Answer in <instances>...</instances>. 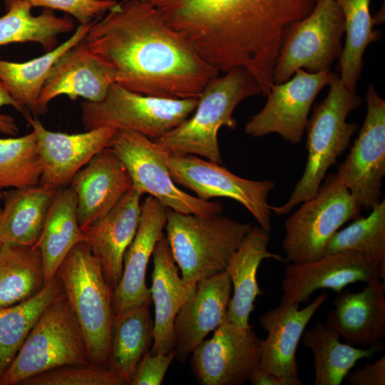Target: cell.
<instances>
[{
  "instance_id": "6da1fadb",
  "label": "cell",
  "mask_w": 385,
  "mask_h": 385,
  "mask_svg": "<svg viewBox=\"0 0 385 385\" xmlns=\"http://www.w3.org/2000/svg\"><path fill=\"white\" fill-rule=\"evenodd\" d=\"M85 40L115 83L143 95L198 98L219 71L172 29L150 0H123L91 24Z\"/></svg>"
},
{
  "instance_id": "7a4b0ae2",
  "label": "cell",
  "mask_w": 385,
  "mask_h": 385,
  "mask_svg": "<svg viewBox=\"0 0 385 385\" xmlns=\"http://www.w3.org/2000/svg\"><path fill=\"white\" fill-rule=\"evenodd\" d=\"M318 0H150L168 25L219 72L242 68L263 96L286 31Z\"/></svg>"
},
{
  "instance_id": "3957f363",
  "label": "cell",
  "mask_w": 385,
  "mask_h": 385,
  "mask_svg": "<svg viewBox=\"0 0 385 385\" xmlns=\"http://www.w3.org/2000/svg\"><path fill=\"white\" fill-rule=\"evenodd\" d=\"M329 86L327 96L315 105L307 123V158L304 173L284 203L270 205L276 215L288 214L297 205L315 196L327 170L346 150L358 130L356 123L346 122V118L360 106L361 98L343 83L338 73H334Z\"/></svg>"
},
{
  "instance_id": "277c9868",
  "label": "cell",
  "mask_w": 385,
  "mask_h": 385,
  "mask_svg": "<svg viewBox=\"0 0 385 385\" xmlns=\"http://www.w3.org/2000/svg\"><path fill=\"white\" fill-rule=\"evenodd\" d=\"M260 93L257 81L244 68L217 76L201 92L192 115L154 140L166 153L194 155L222 165L218 130L223 126L235 130L236 107L245 98Z\"/></svg>"
},
{
  "instance_id": "5b68a950",
  "label": "cell",
  "mask_w": 385,
  "mask_h": 385,
  "mask_svg": "<svg viewBox=\"0 0 385 385\" xmlns=\"http://www.w3.org/2000/svg\"><path fill=\"white\" fill-rule=\"evenodd\" d=\"M251 227L221 214H185L167 208L165 237L182 279L196 287L225 271Z\"/></svg>"
},
{
  "instance_id": "8992f818",
  "label": "cell",
  "mask_w": 385,
  "mask_h": 385,
  "mask_svg": "<svg viewBox=\"0 0 385 385\" xmlns=\"http://www.w3.org/2000/svg\"><path fill=\"white\" fill-rule=\"evenodd\" d=\"M58 273L83 334L90 362L110 366L113 290L99 260L86 242H81L66 256Z\"/></svg>"
},
{
  "instance_id": "52a82bcc",
  "label": "cell",
  "mask_w": 385,
  "mask_h": 385,
  "mask_svg": "<svg viewBox=\"0 0 385 385\" xmlns=\"http://www.w3.org/2000/svg\"><path fill=\"white\" fill-rule=\"evenodd\" d=\"M90 363L83 334L64 294L40 316L1 377L0 385L21 384L58 367Z\"/></svg>"
},
{
  "instance_id": "ba28073f",
  "label": "cell",
  "mask_w": 385,
  "mask_h": 385,
  "mask_svg": "<svg viewBox=\"0 0 385 385\" xmlns=\"http://www.w3.org/2000/svg\"><path fill=\"white\" fill-rule=\"evenodd\" d=\"M324 180L315 196L302 202L284 222L282 247L287 262L302 263L322 257L335 232L361 217V209L336 173Z\"/></svg>"
},
{
  "instance_id": "9c48e42d",
  "label": "cell",
  "mask_w": 385,
  "mask_h": 385,
  "mask_svg": "<svg viewBox=\"0 0 385 385\" xmlns=\"http://www.w3.org/2000/svg\"><path fill=\"white\" fill-rule=\"evenodd\" d=\"M197 101L143 95L113 83L101 101L81 103V119L86 130L111 126L157 139L186 120Z\"/></svg>"
},
{
  "instance_id": "30bf717a",
  "label": "cell",
  "mask_w": 385,
  "mask_h": 385,
  "mask_svg": "<svg viewBox=\"0 0 385 385\" xmlns=\"http://www.w3.org/2000/svg\"><path fill=\"white\" fill-rule=\"evenodd\" d=\"M344 33V16L335 0L317 1L307 16L286 31L273 71V83L288 81L298 69L310 73L330 69L341 55Z\"/></svg>"
},
{
  "instance_id": "8fae6325",
  "label": "cell",
  "mask_w": 385,
  "mask_h": 385,
  "mask_svg": "<svg viewBox=\"0 0 385 385\" xmlns=\"http://www.w3.org/2000/svg\"><path fill=\"white\" fill-rule=\"evenodd\" d=\"M158 148L160 156L175 183L193 191L204 200L219 197L236 200L260 227L270 232L272 210L268 197L274 188L273 181L245 179L211 160L194 155L168 153Z\"/></svg>"
},
{
  "instance_id": "7c38bea8",
  "label": "cell",
  "mask_w": 385,
  "mask_h": 385,
  "mask_svg": "<svg viewBox=\"0 0 385 385\" xmlns=\"http://www.w3.org/2000/svg\"><path fill=\"white\" fill-rule=\"evenodd\" d=\"M110 147L126 167L133 189L148 194L167 208L193 215L221 214V203L204 200L178 188L159 154L155 140L139 133L118 130Z\"/></svg>"
},
{
  "instance_id": "4fadbf2b",
  "label": "cell",
  "mask_w": 385,
  "mask_h": 385,
  "mask_svg": "<svg viewBox=\"0 0 385 385\" xmlns=\"http://www.w3.org/2000/svg\"><path fill=\"white\" fill-rule=\"evenodd\" d=\"M366 101L363 125L336 175L356 205L370 211L381 200L385 176V101L370 84Z\"/></svg>"
},
{
  "instance_id": "5bb4252c",
  "label": "cell",
  "mask_w": 385,
  "mask_h": 385,
  "mask_svg": "<svg viewBox=\"0 0 385 385\" xmlns=\"http://www.w3.org/2000/svg\"><path fill=\"white\" fill-rule=\"evenodd\" d=\"M334 75L330 69L317 73L298 69L288 81L273 83L265 105L247 121L245 132L254 138L277 133L290 143H299L317 96Z\"/></svg>"
},
{
  "instance_id": "9a60e30c",
  "label": "cell",
  "mask_w": 385,
  "mask_h": 385,
  "mask_svg": "<svg viewBox=\"0 0 385 385\" xmlns=\"http://www.w3.org/2000/svg\"><path fill=\"white\" fill-rule=\"evenodd\" d=\"M261 339L252 330L225 321L192 352V371L201 385H241L260 359Z\"/></svg>"
},
{
  "instance_id": "2e32d148",
  "label": "cell",
  "mask_w": 385,
  "mask_h": 385,
  "mask_svg": "<svg viewBox=\"0 0 385 385\" xmlns=\"http://www.w3.org/2000/svg\"><path fill=\"white\" fill-rule=\"evenodd\" d=\"M375 277L385 279V265L354 251L325 255L307 262H291L284 270L280 302L304 304L317 289L339 293L350 284L366 283Z\"/></svg>"
},
{
  "instance_id": "e0dca14e",
  "label": "cell",
  "mask_w": 385,
  "mask_h": 385,
  "mask_svg": "<svg viewBox=\"0 0 385 385\" xmlns=\"http://www.w3.org/2000/svg\"><path fill=\"white\" fill-rule=\"evenodd\" d=\"M24 116L36 137L42 168L39 185L55 190L69 184L78 171L109 147L118 130L103 126L80 133L55 132L46 128L29 112Z\"/></svg>"
},
{
  "instance_id": "ac0fdd59",
  "label": "cell",
  "mask_w": 385,
  "mask_h": 385,
  "mask_svg": "<svg viewBox=\"0 0 385 385\" xmlns=\"http://www.w3.org/2000/svg\"><path fill=\"white\" fill-rule=\"evenodd\" d=\"M115 83L111 69L89 48L85 38L68 49L53 63L41 91L37 115L45 114L55 98H83L96 102L103 99Z\"/></svg>"
},
{
  "instance_id": "d6986e66",
  "label": "cell",
  "mask_w": 385,
  "mask_h": 385,
  "mask_svg": "<svg viewBox=\"0 0 385 385\" xmlns=\"http://www.w3.org/2000/svg\"><path fill=\"white\" fill-rule=\"evenodd\" d=\"M327 299L322 292L302 309L295 303H280L260 317V324L267 332L261 340L257 369L275 375L293 378L299 373L296 354L299 342L315 312Z\"/></svg>"
},
{
  "instance_id": "ffe728a7",
  "label": "cell",
  "mask_w": 385,
  "mask_h": 385,
  "mask_svg": "<svg viewBox=\"0 0 385 385\" xmlns=\"http://www.w3.org/2000/svg\"><path fill=\"white\" fill-rule=\"evenodd\" d=\"M232 283L227 272L200 281L177 314L173 327L175 358L185 361L212 331L226 321Z\"/></svg>"
},
{
  "instance_id": "44dd1931",
  "label": "cell",
  "mask_w": 385,
  "mask_h": 385,
  "mask_svg": "<svg viewBox=\"0 0 385 385\" xmlns=\"http://www.w3.org/2000/svg\"><path fill=\"white\" fill-rule=\"evenodd\" d=\"M166 220L167 207L152 196L146 197L137 232L124 254L122 276L113 294V315L130 306L151 304L145 274L155 246L165 236Z\"/></svg>"
},
{
  "instance_id": "7402d4cb",
  "label": "cell",
  "mask_w": 385,
  "mask_h": 385,
  "mask_svg": "<svg viewBox=\"0 0 385 385\" xmlns=\"http://www.w3.org/2000/svg\"><path fill=\"white\" fill-rule=\"evenodd\" d=\"M69 184L77 197L81 230L106 215L132 188L126 167L110 146L78 171Z\"/></svg>"
},
{
  "instance_id": "603a6c76",
  "label": "cell",
  "mask_w": 385,
  "mask_h": 385,
  "mask_svg": "<svg viewBox=\"0 0 385 385\" xmlns=\"http://www.w3.org/2000/svg\"><path fill=\"white\" fill-rule=\"evenodd\" d=\"M141 196L130 188L110 211L82 230L113 292L122 276L124 254L138 227Z\"/></svg>"
},
{
  "instance_id": "cb8c5ba5",
  "label": "cell",
  "mask_w": 385,
  "mask_h": 385,
  "mask_svg": "<svg viewBox=\"0 0 385 385\" xmlns=\"http://www.w3.org/2000/svg\"><path fill=\"white\" fill-rule=\"evenodd\" d=\"M380 277L357 292L342 291L332 302L325 325L347 344L362 346L381 343L385 337V283Z\"/></svg>"
},
{
  "instance_id": "d4e9b609",
  "label": "cell",
  "mask_w": 385,
  "mask_h": 385,
  "mask_svg": "<svg viewBox=\"0 0 385 385\" xmlns=\"http://www.w3.org/2000/svg\"><path fill=\"white\" fill-rule=\"evenodd\" d=\"M150 289L155 308L152 354H167L173 351L174 322L196 287L186 283L179 274L165 236L155 245Z\"/></svg>"
},
{
  "instance_id": "484cf974",
  "label": "cell",
  "mask_w": 385,
  "mask_h": 385,
  "mask_svg": "<svg viewBox=\"0 0 385 385\" xmlns=\"http://www.w3.org/2000/svg\"><path fill=\"white\" fill-rule=\"evenodd\" d=\"M269 233L260 225L252 226L225 269L233 287L226 321L242 328H251L249 319L255 308L254 302L262 294L257 279L261 262L265 259L287 262L284 257L268 250Z\"/></svg>"
},
{
  "instance_id": "4316f807",
  "label": "cell",
  "mask_w": 385,
  "mask_h": 385,
  "mask_svg": "<svg viewBox=\"0 0 385 385\" xmlns=\"http://www.w3.org/2000/svg\"><path fill=\"white\" fill-rule=\"evenodd\" d=\"M86 242L77 218V197L71 187L57 189L34 247L41 253L46 284L78 244Z\"/></svg>"
},
{
  "instance_id": "83f0119b",
  "label": "cell",
  "mask_w": 385,
  "mask_h": 385,
  "mask_svg": "<svg viewBox=\"0 0 385 385\" xmlns=\"http://www.w3.org/2000/svg\"><path fill=\"white\" fill-rule=\"evenodd\" d=\"M56 190L38 184L4 192L0 212L3 244L34 246Z\"/></svg>"
},
{
  "instance_id": "f1b7e54d",
  "label": "cell",
  "mask_w": 385,
  "mask_h": 385,
  "mask_svg": "<svg viewBox=\"0 0 385 385\" xmlns=\"http://www.w3.org/2000/svg\"><path fill=\"white\" fill-rule=\"evenodd\" d=\"M339 336L325 324L316 322L302 334L304 345L314 356V385H339L356 363L371 358L383 349L381 343L359 349L339 341Z\"/></svg>"
},
{
  "instance_id": "f546056e",
  "label": "cell",
  "mask_w": 385,
  "mask_h": 385,
  "mask_svg": "<svg viewBox=\"0 0 385 385\" xmlns=\"http://www.w3.org/2000/svg\"><path fill=\"white\" fill-rule=\"evenodd\" d=\"M92 24H79L69 38L39 57L20 63L0 59V81L26 111L37 115L38 99L53 63L85 38Z\"/></svg>"
},
{
  "instance_id": "4dcf8cb0",
  "label": "cell",
  "mask_w": 385,
  "mask_h": 385,
  "mask_svg": "<svg viewBox=\"0 0 385 385\" xmlns=\"http://www.w3.org/2000/svg\"><path fill=\"white\" fill-rule=\"evenodd\" d=\"M6 13L0 17V46L15 43L34 42L46 51L57 46L58 36L75 29L68 16L59 17L49 9L39 15L24 0H4Z\"/></svg>"
},
{
  "instance_id": "1f68e13d",
  "label": "cell",
  "mask_w": 385,
  "mask_h": 385,
  "mask_svg": "<svg viewBox=\"0 0 385 385\" xmlns=\"http://www.w3.org/2000/svg\"><path fill=\"white\" fill-rule=\"evenodd\" d=\"M150 304L130 306L113 317L110 366L122 374L129 384L153 342L154 322Z\"/></svg>"
},
{
  "instance_id": "d6a6232c",
  "label": "cell",
  "mask_w": 385,
  "mask_h": 385,
  "mask_svg": "<svg viewBox=\"0 0 385 385\" xmlns=\"http://www.w3.org/2000/svg\"><path fill=\"white\" fill-rule=\"evenodd\" d=\"M64 294L61 279L57 273L32 297L0 307V379L44 310Z\"/></svg>"
},
{
  "instance_id": "836d02e7",
  "label": "cell",
  "mask_w": 385,
  "mask_h": 385,
  "mask_svg": "<svg viewBox=\"0 0 385 385\" xmlns=\"http://www.w3.org/2000/svg\"><path fill=\"white\" fill-rule=\"evenodd\" d=\"M45 284L42 258L37 247L3 244L0 248V307L32 297Z\"/></svg>"
},
{
  "instance_id": "e575fe53",
  "label": "cell",
  "mask_w": 385,
  "mask_h": 385,
  "mask_svg": "<svg viewBox=\"0 0 385 385\" xmlns=\"http://www.w3.org/2000/svg\"><path fill=\"white\" fill-rule=\"evenodd\" d=\"M344 23L345 45L339 56V78L350 90L355 91L363 66V54L368 45L379 38L373 29L370 14L371 0H335Z\"/></svg>"
},
{
  "instance_id": "d590c367",
  "label": "cell",
  "mask_w": 385,
  "mask_h": 385,
  "mask_svg": "<svg viewBox=\"0 0 385 385\" xmlns=\"http://www.w3.org/2000/svg\"><path fill=\"white\" fill-rule=\"evenodd\" d=\"M344 251L360 252L385 265L384 199L370 210L368 216L359 217L337 231L327 245L325 255Z\"/></svg>"
},
{
  "instance_id": "8d00e7d4",
  "label": "cell",
  "mask_w": 385,
  "mask_h": 385,
  "mask_svg": "<svg viewBox=\"0 0 385 385\" xmlns=\"http://www.w3.org/2000/svg\"><path fill=\"white\" fill-rule=\"evenodd\" d=\"M41 163L34 132L0 138V190L25 188L39 184Z\"/></svg>"
},
{
  "instance_id": "74e56055",
  "label": "cell",
  "mask_w": 385,
  "mask_h": 385,
  "mask_svg": "<svg viewBox=\"0 0 385 385\" xmlns=\"http://www.w3.org/2000/svg\"><path fill=\"white\" fill-rule=\"evenodd\" d=\"M128 381L110 366L93 364L58 367L31 377L20 385H128Z\"/></svg>"
},
{
  "instance_id": "f35d334b",
  "label": "cell",
  "mask_w": 385,
  "mask_h": 385,
  "mask_svg": "<svg viewBox=\"0 0 385 385\" xmlns=\"http://www.w3.org/2000/svg\"><path fill=\"white\" fill-rule=\"evenodd\" d=\"M32 8L61 11L74 17L79 24L95 21L118 2L115 0H24Z\"/></svg>"
},
{
  "instance_id": "ab89813d",
  "label": "cell",
  "mask_w": 385,
  "mask_h": 385,
  "mask_svg": "<svg viewBox=\"0 0 385 385\" xmlns=\"http://www.w3.org/2000/svg\"><path fill=\"white\" fill-rule=\"evenodd\" d=\"M149 350L139 361L131 377L130 385H160L175 359L173 351L167 354H155Z\"/></svg>"
},
{
  "instance_id": "60d3db41",
  "label": "cell",
  "mask_w": 385,
  "mask_h": 385,
  "mask_svg": "<svg viewBox=\"0 0 385 385\" xmlns=\"http://www.w3.org/2000/svg\"><path fill=\"white\" fill-rule=\"evenodd\" d=\"M351 385H384L385 355L374 363H367L346 376Z\"/></svg>"
},
{
  "instance_id": "b9f144b4",
  "label": "cell",
  "mask_w": 385,
  "mask_h": 385,
  "mask_svg": "<svg viewBox=\"0 0 385 385\" xmlns=\"http://www.w3.org/2000/svg\"><path fill=\"white\" fill-rule=\"evenodd\" d=\"M252 385H302L301 379L297 377L287 378L274 374L265 372L257 368L251 374L249 381Z\"/></svg>"
},
{
  "instance_id": "7bdbcfd3",
  "label": "cell",
  "mask_w": 385,
  "mask_h": 385,
  "mask_svg": "<svg viewBox=\"0 0 385 385\" xmlns=\"http://www.w3.org/2000/svg\"><path fill=\"white\" fill-rule=\"evenodd\" d=\"M4 106H11L24 115L26 111L13 98L5 85L0 81V108ZM14 118L9 115L0 114V121L9 120Z\"/></svg>"
},
{
  "instance_id": "ee69618b",
  "label": "cell",
  "mask_w": 385,
  "mask_h": 385,
  "mask_svg": "<svg viewBox=\"0 0 385 385\" xmlns=\"http://www.w3.org/2000/svg\"><path fill=\"white\" fill-rule=\"evenodd\" d=\"M0 131L8 135H16L19 132L18 126L14 118L0 121Z\"/></svg>"
},
{
  "instance_id": "f6af8a7d",
  "label": "cell",
  "mask_w": 385,
  "mask_h": 385,
  "mask_svg": "<svg viewBox=\"0 0 385 385\" xmlns=\"http://www.w3.org/2000/svg\"><path fill=\"white\" fill-rule=\"evenodd\" d=\"M4 192L0 190V202L3 200Z\"/></svg>"
},
{
  "instance_id": "bcb514c9",
  "label": "cell",
  "mask_w": 385,
  "mask_h": 385,
  "mask_svg": "<svg viewBox=\"0 0 385 385\" xmlns=\"http://www.w3.org/2000/svg\"><path fill=\"white\" fill-rule=\"evenodd\" d=\"M1 208H0V212H1ZM2 245H3V242H1V238H0V248H1V247Z\"/></svg>"
},
{
  "instance_id": "7dc6e473",
  "label": "cell",
  "mask_w": 385,
  "mask_h": 385,
  "mask_svg": "<svg viewBox=\"0 0 385 385\" xmlns=\"http://www.w3.org/2000/svg\"><path fill=\"white\" fill-rule=\"evenodd\" d=\"M322 1V0H318L317 1Z\"/></svg>"
}]
</instances>
